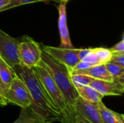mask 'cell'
I'll return each instance as SVG.
<instances>
[{
    "label": "cell",
    "instance_id": "cell-1",
    "mask_svg": "<svg viewBox=\"0 0 124 123\" xmlns=\"http://www.w3.org/2000/svg\"><path fill=\"white\" fill-rule=\"evenodd\" d=\"M12 69L29 91L32 98V104L30 107L44 119L46 123L60 122V114L45 92L33 68L17 65Z\"/></svg>",
    "mask_w": 124,
    "mask_h": 123
},
{
    "label": "cell",
    "instance_id": "cell-2",
    "mask_svg": "<svg viewBox=\"0 0 124 123\" xmlns=\"http://www.w3.org/2000/svg\"><path fill=\"white\" fill-rule=\"evenodd\" d=\"M41 62L49 72L54 83L59 88L71 116L76 120L74 107L78 94L72 83L68 68L43 48H41Z\"/></svg>",
    "mask_w": 124,
    "mask_h": 123
},
{
    "label": "cell",
    "instance_id": "cell-3",
    "mask_svg": "<svg viewBox=\"0 0 124 123\" xmlns=\"http://www.w3.org/2000/svg\"><path fill=\"white\" fill-rule=\"evenodd\" d=\"M18 54L21 65L33 68L41 61V48L33 38L24 36L19 43Z\"/></svg>",
    "mask_w": 124,
    "mask_h": 123
},
{
    "label": "cell",
    "instance_id": "cell-4",
    "mask_svg": "<svg viewBox=\"0 0 124 123\" xmlns=\"http://www.w3.org/2000/svg\"><path fill=\"white\" fill-rule=\"evenodd\" d=\"M7 104H14L20 108H26L32 104V98L24 82L16 75L7 92Z\"/></svg>",
    "mask_w": 124,
    "mask_h": 123
},
{
    "label": "cell",
    "instance_id": "cell-5",
    "mask_svg": "<svg viewBox=\"0 0 124 123\" xmlns=\"http://www.w3.org/2000/svg\"><path fill=\"white\" fill-rule=\"evenodd\" d=\"M20 41L0 29V57L12 68L20 65L19 59Z\"/></svg>",
    "mask_w": 124,
    "mask_h": 123
},
{
    "label": "cell",
    "instance_id": "cell-6",
    "mask_svg": "<svg viewBox=\"0 0 124 123\" xmlns=\"http://www.w3.org/2000/svg\"><path fill=\"white\" fill-rule=\"evenodd\" d=\"M45 51L49 53L52 56L56 58L58 61L64 64L69 70V72L77 65L80 61L78 57L79 49L75 48H64V47H54L51 46L41 45Z\"/></svg>",
    "mask_w": 124,
    "mask_h": 123
},
{
    "label": "cell",
    "instance_id": "cell-7",
    "mask_svg": "<svg viewBox=\"0 0 124 123\" xmlns=\"http://www.w3.org/2000/svg\"><path fill=\"white\" fill-rule=\"evenodd\" d=\"M75 112L90 123H104L99 110L97 103H93L84 99L79 96L75 103Z\"/></svg>",
    "mask_w": 124,
    "mask_h": 123
},
{
    "label": "cell",
    "instance_id": "cell-8",
    "mask_svg": "<svg viewBox=\"0 0 124 123\" xmlns=\"http://www.w3.org/2000/svg\"><path fill=\"white\" fill-rule=\"evenodd\" d=\"M66 4L61 2L57 6L59 17H58V29L60 36V47L73 48V46L71 43L70 33L68 28L67 14H66Z\"/></svg>",
    "mask_w": 124,
    "mask_h": 123
},
{
    "label": "cell",
    "instance_id": "cell-9",
    "mask_svg": "<svg viewBox=\"0 0 124 123\" xmlns=\"http://www.w3.org/2000/svg\"><path fill=\"white\" fill-rule=\"evenodd\" d=\"M89 86L103 96H121L124 94V86H121L113 81L94 79Z\"/></svg>",
    "mask_w": 124,
    "mask_h": 123
},
{
    "label": "cell",
    "instance_id": "cell-10",
    "mask_svg": "<svg viewBox=\"0 0 124 123\" xmlns=\"http://www.w3.org/2000/svg\"><path fill=\"white\" fill-rule=\"evenodd\" d=\"M71 74H84L94 79L103 80H107V81H113V77L111 76V75L109 73L108 70H107L105 65H94L86 70L74 72Z\"/></svg>",
    "mask_w": 124,
    "mask_h": 123
},
{
    "label": "cell",
    "instance_id": "cell-11",
    "mask_svg": "<svg viewBox=\"0 0 124 123\" xmlns=\"http://www.w3.org/2000/svg\"><path fill=\"white\" fill-rule=\"evenodd\" d=\"M102 120L104 123H124V115L108 108L102 101L97 103Z\"/></svg>",
    "mask_w": 124,
    "mask_h": 123
},
{
    "label": "cell",
    "instance_id": "cell-12",
    "mask_svg": "<svg viewBox=\"0 0 124 123\" xmlns=\"http://www.w3.org/2000/svg\"><path fill=\"white\" fill-rule=\"evenodd\" d=\"M13 123H46L44 119L39 115L31 107L21 108L18 118Z\"/></svg>",
    "mask_w": 124,
    "mask_h": 123
},
{
    "label": "cell",
    "instance_id": "cell-13",
    "mask_svg": "<svg viewBox=\"0 0 124 123\" xmlns=\"http://www.w3.org/2000/svg\"><path fill=\"white\" fill-rule=\"evenodd\" d=\"M76 89L80 97L93 103H98L100 101H102L104 97L102 94H100L97 91H96L90 86L76 87Z\"/></svg>",
    "mask_w": 124,
    "mask_h": 123
},
{
    "label": "cell",
    "instance_id": "cell-14",
    "mask_svg": "<svg viewBox=\"0 0 124 123\" xmlns=\"http://www.w3.org/2000/svg\"><path fill=\"white\" fill-rule=\"evenodd\" d=\"M15 75L13 69L0 57V80L4 87L6 94Z\"/></svg>",
    "mask_w": 124,
    "mask_h": 123
},
{
    "label": "cell",
    "instance_id": "cell-15",
    "mask_svg": "<svg viewBox=\"0 0 124 123\" xmlns=\"http://www.w3.org/2000/svg\"><path fill=\"white\" fill-rule=\"evenodd\" d=\"M70 78L75 88L84 86H89L92 81L94 79L84 74H71Z\"/></svg>",
    "mask_w": 124,
    "mask_h": 123
},
{
    "label": "cell",
    "instance_id": "cell-16",
    "mask_svg": "<svg viewBox=\"0 0 124 123\" xmlns=\"http://www.w3.org/2000/svg\"><path fill=\"white\" fill-rule=\"evenodd\" d=\"M92 49L97 55L101 65H105L110 61L113 53L110 51V49H108L105 48L97 47V48H93Z\"/></svg>",
    "mask_w": 124,
    "mask_h": 123
},
{
    "label": "cell",
    "instance_id": "cell-17",
    "mask_svg": "<svg viewBox=\"0 0 124 123\" xmlns=\"http://www.w3.org/2000/svg\"><path fill=\"white\" fill-rule=\"evenodd\" d=\"M105 66L109 73L113 77V80L121 78V77H124V67H122L110 62L105 64Z\"/></svg>",
    "mask_w": 124,
    "mask_h": 123
},
{
    "label": "cell",
    "instance_id": "cell-18",
    "mask_svg": "<svg viewBox=\"0 0 124 123\" xmlns=\"http://www.w3.org/2000/svg\"><path fill=\"white\" fill-rule=\"evenodd\" d=\"M39 1H46V0H10L9 4L3 9V11L9 9L14 7H17L21 5L31 4L34 2H39Z\"/></svg>",
    "mask_w": 124,
    "mask_h": 123
},
{
    "label": "cell",
    "instance_id": "cell-19",
    "mask_svg": "<svg viewBox=\"0 0 124 123\" xmlns=\"http://www.w3.org/2000/svg\"><path fill=\"white\" fill-rule=\"evenodd\" d=\"M84 62H88L92 66H94V65H101L97 55L95 54V53L92 51V49H90V51L89 52V54L83 59Z\"/></svg>",
    "mask_w": 124,
    "mask_h": 123
},
{
    "label": "cell",
    "instance_id": "cell-20",
    "mask_svg": "<svg viewBox=\"0 0 124 123\" xmlns=\"http://www.w3.org/2000/svg\"><path fill=\"white\" fill-rule=\"evenodd\" d=\"M110 62L124 67V54H113Z\"/></svg>",
    "mask_w": 124,
    "mask_h": 123
},
{
    "label": "cell",
    "instance_id": "cell-21",
    "mask_svg": "<svg viewBox=\"0 0 124 123\" xmlns=\"http://www.w3.org/2000/svg\"><path fill=\"white\" fill-rule=\"evenodd\" d=\"M90 67H92V65L88 63V62H84V61H79L77 65L70 70V73H73L74 72H77V71H81V70H86L88 68H89Z\"/></svg>",
    "mask_w": 124,
    "mask_h": 123
},
{
    "label": "cell",
    "instance_id": "cell-22",
    "mask_svg": "<svg viewBox=\"0 0 124 123\" xmlns=\"http://www.w3.org/2000/svg\"><path fill=\"white\" fill-rule=\"evenodd\" d=\"M113 54H124V41L121 40L118 43L110 49Z\"/></svg>",
    "mask_w": 124,
    "mask_h": 123
},
{
    "label": "cell",
    "instance_id": "cell-23",
    "mask_svg": "<svg viewBox=\"0 0 124 123\" xmlns=\"http://www.w3.org/2000/svg\"><path fill=\"white\" fill-rule=\"evenodd\" d=\"M7 104H8L7 101V99H6L4 95L3 94V93L0 91V107L5 106Z\"/></svg>",
    "mask_w": 124,
    "mask_h": 123
},
{
    "label": "cell",
    "instance_id": "cell-24",
    "mask_svg": "<svg viewBox=\"0 0 124 123\" xmlns=\"http://www.w3.org/2000/svg\"><path fill=\"white\" fill-rule=\"evenodd\" d=\"M10 0H0V12L3 11V9L9 4Z\"/></svg>",
    "mask_w": 124,
    "mask_h": 123
},
{
    "label": "cell",
    "instance_id": "cell-25",
    "mask_svg": "<svg viewBox=\"0 0 124 123\" xmlns=\"http://www.w3.org/2000/svg\"><path fill=\"white\" fill-rule=\"evenodd\" d=\"M76 123H90L89 122H88L87 120H86L84 118L81 117L79 115H76Z\"/></svg>",
    "mask_w": 124,
    "mask_h": 123
},
{
    "label": "cell",
    "instance_id": "cell-26",
    "mask_svg": "<svg viewBox=\"0 0 124 123\" xmlns=\"http://www.w3.org/2000/svg\"><path fill=\"white\" fill-rule=\"evenodd\" d=\"M0 91L3 93V94L4 95V96H5V98H6V91H5L4 87V86H3V84H2L1 80H0Z\"/></svg>",
    "mask_w": 124,
    "mask_h": 123
},
{
    "label": "cell",
    "instance_id": "cell-27",
    "mask_svg": "<svg viewBox=\"0 0 124 123\" xmlns=\"http://www.w3.org/2000/svg\"><path fill=\"white\" fill-rule=\"evenodd\" d=\"M68 1H70V0H56V1H60V3L61 2H65V3H67Z\"/></svg>",
    "mask_w": 124,
    "mask_h": 123
},
{
    "label": "cell",
    "instance_id": "cell-28",
    "mask_svg": "<svg viewBox=\"0 0 124 123\" xmlns=\"http://www.w3.org/2000/svg\"><path fill=\"white\" fill-rule=\"evenodd\" d=\"M56 1V0H46V1Z\"/></svg>",
    "mask_w": 124,
    "mask_h": 123
}]
</instances>
